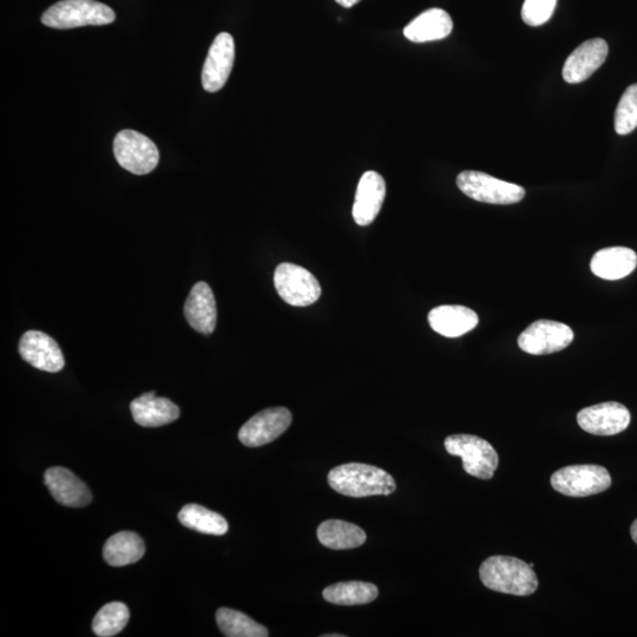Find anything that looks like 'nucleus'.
<instances>
[{
    "mask_svg": "<svg viewBox=\"0 0 637 637\" xmlns=\"http://www.w3.org/2000/svg\"><path fill=\"white\" fill-rule=\"evenodd\" d=\"M608 44L601 38L589 39L571 52L564 63L562 76L569 84L587 81L606 62Z\"/></svg>",
    "mask_w": 637,
    "mask_h": 637,
    "instance_id": "obj_14",
    "label": "nucleus"
},
{
    "mask_svg": "<svg viewBox=\"0 0 637 637\" xmlns=\"http://www.w3.org/2000/svg\"><path fill=\"white\" fill-rule=\"evenodd\" d=\"M630 535H632L633 541L637 544V520L630 527Z\"/></svg>",
    "mask_w": 637,
    "mask_h": 637,
    "instance_id": "obj_31",
    "label": "nucleus"
},
{
    "mask_svg": "<svg viewBox=\"0 0 637 637\" xmlns=\"http://www.w3.org/2000/svg\"><path fill=\"white\" fill-rule=\"evenodd\" d=\"M445 449L451 456L461 457L466 474L484 481L494 477L498 468V453L489 442L474 435H452L445 439Z\"/></svg>",
    "mask_w": 637,
    "mask_h": 637,
    "instance_id": "obj_4",
    "label": "nucleus"
},
{
    "mask_svg": "<svg viewBox=\"0 0 637 637\" xmlns=\"http://www.w3.org/2000/svg\"><path fill=\"white\" fill-rule=\"evenodd\" d=\"M452 29L453 23L448 12L430 9L413 19L404 29V35L411 42L426 43L441 41L450 36Z\"/></svg>",
    "mask_w": 637,
    "mask_h": 637,
    "instance_id": "obj_21",
    "label": "nucleus"
},
{
    "mask_svg": "<svg viewBox=\"0 0 637 637\" xmlns=\"http://www.w3.org/2000/svg\"><path fill=\"white\" fill-rule=\"evenodd\" d=\"M637 266L633 249L610 247L597 252L590 262L591 272L604 280H620L628 277Z\"/></svg>",
    "mask_w": 637,
    "mask_h": 637,
    "instance_id": "obj_20",
    "label": "nucleus"
},
{
    "mask_svg": "<svg viewBox=\"0 0 637 637\" xmlns=\"http://www.w3.org/2000/svg\"><path fill=\"white\" fill-rule=\"evenodd\" d=\"M130 411L135 423L143 428H160L180 417L179 406L167 398L156 397L155 392L144 393L133 400Z\"/></svg>",
    "mask_w": 637,
    "mask_h": 637,
    "instance_id": "obj_18",
    "label": "nucleus"
},
{
    "mask_svg": "<svg viewBox=\"0 0 637 637\" xmlns=\"http://www.w3.org/2000/svg\"><path fill=\"white\" fill-rule=\"evenodd\" d=\"M479 579L485 587L497 593L530 596L538 589L533 568L511 556H491L479 567Z\"/></svg>",
    "mask_w": 637,
    "mask_h": 637,
    "instance_id": "obj_1",
    "label": "nucleus"
},
{
    "mask_svg": "<svg viewBox=\"0 0 637 637\" xmlns=\"http://www.w3.org/2000/svg\"><path fill=\"white\" fill-rule=\"evenodd\" d=\"M379 590L374 584L352 581L332 584L324 590L327 602L337 606H361L377 599Z\"/></svg>",
    "mask_w": 637,
    "mask_h": 637,
    "instance_id": "obj_24",
    "label": "nucleus"
},
{
    "mask_svg": "<svg viewBox=\"0 0 637 637\" xmlns=\"http://www.w3.org/2000/svg\"><path fill=\"white\" fill-rule=\"evenodd\" d=\"M317 534L320 543L333 550L359 548L366 542V534L363 529L356 524L340 520L321 523Z\"/></svg>",
    "mask_w": 637,
    "mask_h": 637,
    "instance_id": "obj_23",
    "label": "nucleus"
},
{
    "mask_svg": "<svg viewBox=\"0 0 637 637\" xmlns=\"http://www.w3.org/2000/svg\"><path fill=\"white\" fill-rule=\"evenodd\" d=\"M216 622L227 637H267L268 629L238 610L220 608L216 612Z\"/></svg>",
    "mask_w": 637,
    "mask_h": 637,
    "instance_id": "obj_26",
    "label": "nucleus"
},
{
    "mask_svg": "<svg viewBox=\"0 0 637 637\" xmlns=\"http://www.w3.org/2000/svg\"><path fill=\"white\" fill-rule=\"evenodd\" d=\"M146 554L142 538L131 531L111 536L103 548L105 562L111 567H126L139 562Z\"/></svg>",
    "mask_w": 637,
    "mask_h": 637,
    "instance_id": "obj_22",
    "label": "nucleus"
},
{
    "mask_svg": "<svg viewBox=\"0 0 637 637\" xmlns=\"http://www.w3.org/2000/svg\"><path fill=\"white\" fill-rule=\"evenodd\" d=\"M235 59V43L232 35L221 32L210 47L202 69V87L208 93H216L225 87L231 75Z\"/></svg>",
    "mask_w": 637,
    "mask_h": 637,
    "instance_id": "obj_12",
    "label": "nucleus"
},
{
    "mask_svg": "<svg viewBox=\"0 0 637 637\" xmlns=\"http://www.w3.org/2000/svg\"><path fill=\"white\" fill-rule=\"evenodd\" d=\"M291 424L290 410L286 407H272L249 419L240 429L239 439L248 448H259L284 435Z\"/></svg>",
    "mask_w": 637,
    "mask_h": 637,
    "instance_id": "obj_10",
    "label": "nucleus"
},
{
    "mask_svg": "<svg viewBox=\"0 0 637 637\" xmlns=\"http://www.w3.org/2000/svg\"><path fill=\"white\" fill-rule=\"evenodd\" d=\"M612 485V477L600 465H570L551 476V487L564 496L588 497L601 494Z\"/></svg>",
    "mask_w": 637,
    "mask_h": 637,
    "instance_id": "obj_5",
    "label": "nucleus"
},
{
    "mask_svg": "<svg viewBox=\"0 0 637 637\" xmlns=\"http://www.w3.org/2000/svg\"><path fill=\"white\" fill-rule=\"evenodd\" d=\"M386 195L384 177L376 172H366L359 181L353 219L361 227L369 226L377 219Z\"/></svg>",
    "mask_w": 637,
    "mask_h": 637,
    "instance_id": "obj_16",
    "label": "nucleus"
},
{
    "mask_svg": "<svg viewBox=\"0 0 637 637\" xmlns=\"http://www.w3.org/2000/svg\"><path fill=\"white\" fill-rule=\"evenodd\" d=\"M185 317L196 332L209 336L215 331L218 310L212 288L206 282H197L190 291L185 305Z\"/></svg>",
    "mask_w": 637,
    "mask_h": 637,
    "instance_id": "obj_17",
    "label": "nucleus"
},
{
    "mask_svg": "<svg viewBox=\"0 0 637 637\" xmlns=\"http://www.w3.org/2000/svg\"><path fill=\"white\" fill-rule=\"evenodd\" d=\"M19 354L36 369L57 373L64 369L65 361L61 348L54 339L43 332L28 331L19 341Z\"/></svg>",
    "mask_w": 637,
    "mask_h": 637,
    "instance_id": "obj_13",
    "label": "nucleus"
},
{
    "mask_svg": "<svg viewBox=\"0 0 637 637\" xmlns=\"http://www.w3.org/2000/svg\"><path fill=\"white\" fill-rule=\"evenodd\" d=\"M44 484L59 504L69 508L87 507L93 495L87 485L68 469L56 466L45 471Z\"/></svg>",
    "mask_w": 637,
    "mask_h": 637,
    "instance_id": "obj_15",
    "label": "nucleus"
},
{
    "mask_svg": "<svg viewBox=\"0 0 637 637\" xmlns=\"http://www.w3.org/2000/svg\"><path fill=\"white\" fill-rule=\"evenodd\" d=\"M574 338V332L568 325L542 319L525 328L518 337V346L534 356H544L566 350Z\"/></svg>",
    "mask_w": 637,
    "mask_h": 637,
    "instance_id": "obj_9",
    "label": "nucleus"
},
{
    "mask_svg": "<svg viewBox=\"0 0 637 637\" xmlns=\"http://www.w3.org/2000/svg\"><path fill=\"white\" fill-rule=\"evenodd\" d=\"M557 0H525L522 8V19L530 26H541L554 15Z\"/></svg>",
    "mask_w": 637,
    "mask_h": 637,
    "instance_id": "obj_29",
    "label": "nucleus"
},
{
    "mask_svg": "<svg viewBox=\"0 0 637 637\" xmlns=\"http://www.w3.org/2000/svg\"><path fill=\"white\" fill-rule=\"evenodd\" d=\"M328 484L338 494L354 498L389 496L397 489L396 481L386 471L360 463L337 466L328 474Z\"/></svg>",
    "mask_w": 637,
    "mask_h": 637,
    "instance_id": "obj_2",
    "label": "nucleus"
},
{
    "mask_svg": "<svg viewBox=\"0 0 637 637\" xmlns=\"http://www.w3.org/2000/svg\"><path fill=\"white\" fill-rule=\"evenodd\" d=\"M114 154L118 164L135 175L153 172L160 161L156 144L135 130H122L116 135Z\"/></svg>",
    "mask_w": 637,
    "mask_h": 637,
    "instance_id": "obj_7",
    "label": "nucleus"
},
{
    "mask_svg": "<svg viewBox=\"0 0 637 637\" xmlns=\"http://www.w3.org/2000/svg\"><path fill=\"white\" fill-rule=\"evenodd\" d=\"M457 186L470 199L490 205H514L525 196L523 187L474 170L459 174Z\"/></svg>",
    "mask_w": 637,
    "mask_h": 637,
    "instance_id": "obj_6",
    "label": "nucleus"
},
{
    "mask_svg": "<svg viewBox=\"0 0 637 637\" xmlns=\"http://www.w3.org/2000/svg\"><path fill=\"white\" fill-rule=\"evenodd\" d=\"M478 323L477 313L464 306H439L429 313L432 330L446 338L462 337L475 330Z\"/></svg>",
    "mask_w": 637,
    "mask_h": 637,
    "instance_id": "obj_19",
    "label": "nucleus"
},
{
    "mask_svg": "<svg viewBox=\"0 0 637 637\" xmlns=\"http://www.w3.org/2000/svg\"><path fill=\"white\" fill-rule=\"evenodd\" d=\"M274 286L280 298L295 307L311 306L321 297L318 279L304 267L290 262L275 269Z\"/></svg>",
    "mask_w": 637,
    "mask_h": 637,
    "instance_id": "obj_8",
    "label": "nucleus"
},
{
    "mask_svg": "<svg viewBox=\"0 0 637 637\" xmlns=\"http://www.w3.org/2000/svg\"><path fill=\"white\" fill-rule=\"evenodd\" d=\"M179 521L183 527L199 531L201 534L223 536L228 531L225 517L197 504L183 507L179 512Z\"/></svg>",
    "mask_w": 637,
    "mask_h": 637,
    "instance_id": "obj_25",
    "label": "nucleus"
},
{
    "mask_svg": "<svg viewBox=\"0 0 637 637\" xmlns=\"http://www.w3.org/2000/svg\"><path fill=\"white\" fill-rule=\"evenodd\" d=\"M632 416L625 405L616 402L586 407L577 415L583 431L594 436H615L627 430Z\"/></svg>",
    "mask_w": 637,
    "mask_h": 637,
    "instance_id": "obj_11",
    "label": "nucleus"
},
{
    "mask_svg": "<svg viewBox=\"0 0 637 637\" xmlns=\"http://www.w3.org/2000/svg\"><path fill=\"white\" fill-rule=\"evenodd\" d=\"M323 637H345V635H340V634H326V635H323Z\"/></svg>",
    "mask_w": 637,
    "mask_h": 637,
    "instance_id": "obj_32",
    "label": "nucleus"
},
{
    "mask_svg": "<svg viewBox=\"0 0 637 637\" xmlns=\"http://www.w3.org/2000/svg\"><path fill=\"white\" fill-rule=\"evenodd\" d=\"M637 128V83L630 85L622 95L615 111V130L628 135Z\"/></svg>",
    "mask_w": 637,
    "mask_h": 637,
    "instance_id": "obj_28",
    "label": "nucleus"
},
{
    "mask_svg": "<svg viewBox=\"0 0 637 637\" xmlns=\"http://www.w3.org/2000/svg\"><path fill=\"white\" fill-rule=\"evenodd\" d=\"M338 4L344 6V8L350 9L352 6L358 4L360 0H336Z\"/></svg>",
    "mask_w": 637,
    "mask_h": 637,
    "instance_id": "obj_30",
    "label": "nucleus"
},
{
    "mask_svg": "<svg viewBox=\"0 0 637 637\" xmlns=\"http://www.w3.org/2000/svg\"><path fill=\"white\" fill-rule=\"evenodd\" d=\"M129 619L130 613L126 604L122 602L105 604L95 616L93 632L100 637L115 636L126 628Z\"/></svg>",
    "mask_w": 637,
    "mask_h": 637,
    "instance_id": "obj_27",
    "label": "nucleus"
},
{
    "mask_svg": "<svg viewBox=\"0 0 637 637\" xmlns=\"http://www.w3.org/2000/svg\"><path fill=\"white\" fill-rule=\"evenodd\" d=\"M115 19L114 10L96 0H62L43 13L42 23L52 29L67 30L108 25Z\"/></svg>",
    "mask_w": 637,
    "mask_h": 637,
    "instance_id": "obj_3",
    "label": "nucleus"
}]
</instances>
